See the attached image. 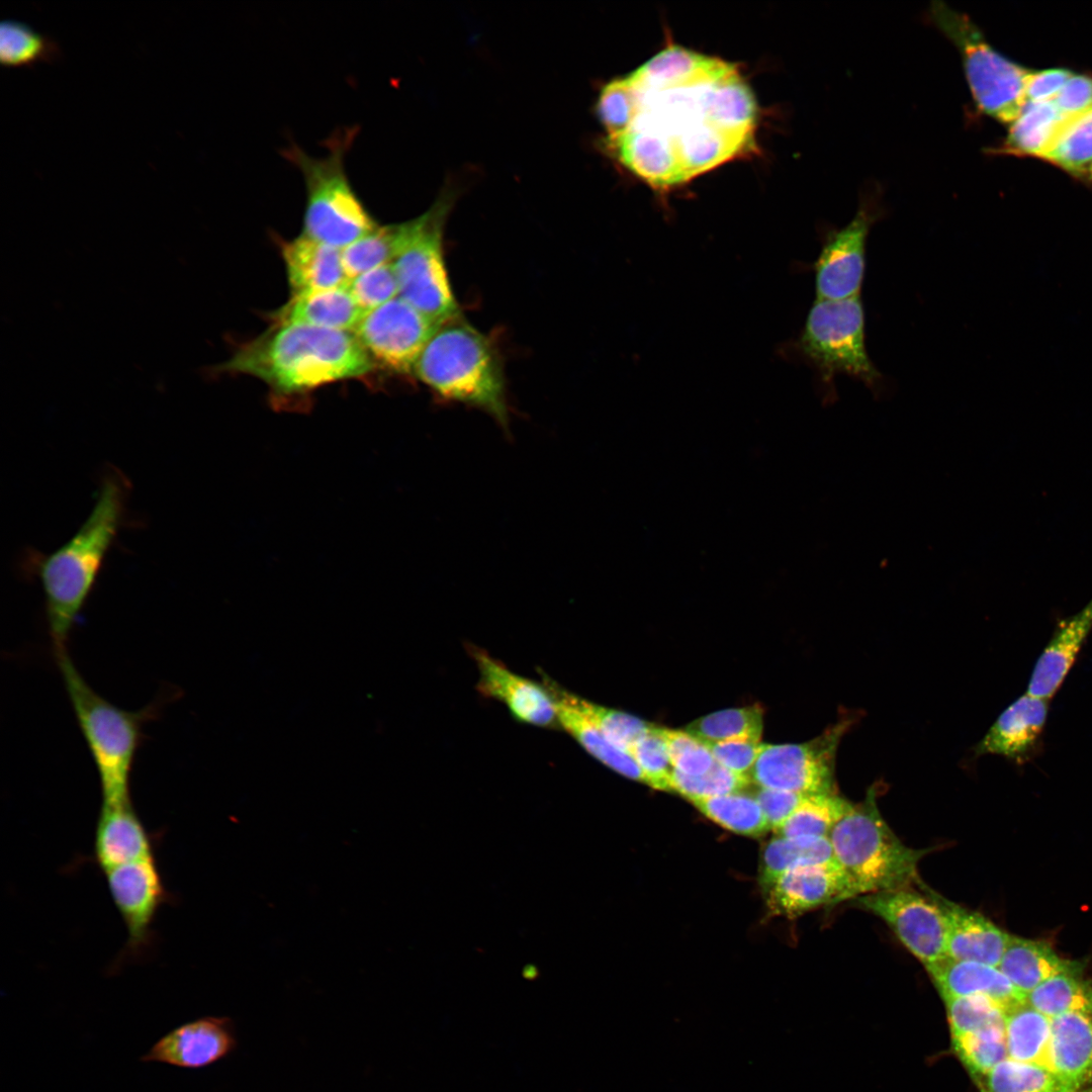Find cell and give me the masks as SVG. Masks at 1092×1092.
<instances>
[{
  "mask_svg": "<svg viewBox=\"0 0 1092 1092\" xmlns=\"http://www.w3.org/2000/svg\"><path fill=\"white\" fill-rule=\"evenodd\" d=\"M736 67L677 46L627 75L634 114L622 148L668 188L750 152L753 134L732 129L716 103L720 81Z\"/></svg>",
  "mask_w": 1092,
  "mask_h": 1092,
  "instance_id": "obj_1",
  "label": "cell"
},
{
  "mask_svg": "<svg viewBox=\"0 0 1092 1092\" xmlns=\"http://www.w3.org/2000/svg\"><path fill=\"white\" fill-rule=\"evenodd\" d=\"M128 493L127 478L117 469L109 470L77 532L49 554L31 550L25 556L26 573L36 577L43 590L55 654L67 650L70 634L124 523Z\"/></svg>",
  "mask_w": 1092,
  "mask_h": 1092,
  "instance_id": "obj_2",
  "label": "cell"
},
{
  "mask_svg": "<svg viewBox=\"0 0 1092 1092\" xmlns=\"http://www.w3.org/2000/svg\"><path fill=\"white\" fill-rule=\"evenodd\" d=\"M374 368L353 332L274 324L237 348L230 359L214 366L213 372L254 376L283 396L361 377Z\"/></svg>",
  "mask_w": 1092,
  "mask_h": 1092,
  "instance_id": "obj_3",
  "label": "cell"
},
{
  "mask_svg": "<svg viewBox=\"0 0 1092 1092\" xmlns=\"http://www.w3.org/2000/svg\"><path fill=\"white\" fill-rule=\"evenodd\" d=\"M65 690L99 777L102 802L130 799V776L144 739L145 725L160 711L150 704L123 710L95 692L73 663L68 651L55 654Z\"/></svg>",
  "mask_w": 1092,
  "mask_h": 1092,
  "instance_id": "obj_4",
  "label": "cell"
},
{
  "mask_svg": "<svg viewBox=\"0 0 1092 1092\" xmlns=\"http://www.w3.org/2000/svg\"><path fill=\"white\" fill-rule=\"evenodd\" d=\"M413 373L439 395L480 407L507 426L499 357L491 342L461 315L438 326Z\"/></svg>",
  "mask_w": 1092,
  "mask_h": 1092,
  "instance_id": "obj_5",
  "label": "cell"
},
{
  "mask_svg": "<svg viewBox=\"0 0 1092 1092\" xmlns=\"http://www.w3.org/2000/svg\"><path fill=\"white\" fill-rule=\"evenodd\" d=\"M358 130L357 126L335 130L324 142L328 153L323 157L310 156L294 143L282 151L304 182L301 235L340 250L378 226L346 171V156Z\"/></svg>",
  "mask_w": 1092,
  "mask_h": 1092,
  "instance_id": "obj_6",
  "label": "cell"
},
{
  "mask_svg": "<svg viewBox=\"0 0 1092 1092\" xmlns=\"http://www.w3.org/2000/svg\"><path fill=\"white\" fill-rule=\"evenodd\" d=\"M837 864L849 884L850 899L909 887L927 852L907 846L882 817L875 791L851 805L829 834Z\"/></svg>",
  "mask_w": 1092,
  "mask_h": 1092,
  "instance_id": "obj_7",
  "label": "cell"
},
{
  "mask_svg": "<svg viewBox=\"0 0 1092 1092\" xmlns=\"http://www.w3.org/2000/svg\"><path fill=\"white\" fill-rule=\"evenodd\" d=\"M793 347L831 395L840 374L861 381L873 392L883 390L885 378L867 349L860 295L838 300L816 298Z\"/></svg>",
  "mask_w": 1092,
  "mask_h": 1092,
  "instance_id": "obj_8",
  "label": "cell"
},
{
  "mask_svg": "<svg viewBox=\"0 0 1092 1092\" xmlns=\"http://www.w3.org/2000/svg\"><path fill=\"white\" fill-rule=\"evenodd\" d=\"M453 193L444 192L420 216L396 223L392 266L398 296L440 325L461 315L448 279L443 251Z\"/></svg>",
  "mask_w": 1092,
  "mask_h": 1092,
  "instance_id": "obj_9",
  "label": "cell"
},
{
  "mask_svg": "<svg viewBox=\"0 0 1092 1092\" xmlns=\"http://www.w3.org/2000/svg\"><path fill=\"white\" fill-rule=\"evenodd\" d=\"M929 16L959 51L979 109L998 121L1013 122L1026 104L1031 72L998 53L965 13L933 1Z\"/></svg>",
  "mask_w": 1092,
  "mask_h": 1092,
  "instance_id": "obj_10",
  "label": "cell"
},
{
  "mask_svg": "<svg viewBox=\"0 0 1092 1092\" xmlns=\"http://www.w3.org/2000/svg\"><path fill=\"white\" fill-rule=\"evenodd\" d=\"M848 721H839L805 743L761 744L750 774L762 789L803 795L834 792V762Z\"/></svg>",
  "mask_w": 1092,
  "mask_h": 1092,
  "instance_id": "obj_11",
  "label": "cell"
},
{
  "mask_svg": "<svg viewBox=\"0 0 1092 1092\" xmlns=\"http://www.w3.org/2000/svg\"><path fill=\"white\" fill-rule=\"evenodd\" d=\"M438 326L396 296L365 313L353 333L375 364L408 374Z\"/></svg>",
  "mask_w": 1092,
  "mask_h": 1092,
  "instance_id": "obj_12",
  "label": "cell"
},
{
  "mask_svg": "<svg viewBox=\"0 0 1092 1092\" xmlns=\"http://www.w3.org/2000/svg\"><path fill=\"white\" fill-rule=\"evenodd\" d=\"M855 900L860 908L881 918L924 968L946 958L942 914L930 895L903 887Z\"/></svg>",
  "mask_w": 1092,
  "mask_h": 1092,
  "instance_id": "obj_13",
  "label": "cell"
},
{
  "mask_svg": "<svg viewBox=\"0 0 1092 1092\" xmlns=\"http://www.w3.org/2000/svg\"><path fill=\"white\" fill-rule=\"evenodd\" d=\"M880 217L877 203L864 200L846 225L824 236L821 251L811 267L817 299L838 300L859 295L867 267L868 237Z\"/></svg>",
  "mask_w": 1092,
  "mask_h": 1092,
  "instance_id": "obj_14",
  "label": "cell"
},
{
  "mask_svg": "<svg viewBox=\"0 0 1092 1092\" xmlns=\"http://www.w3.org/2000/svg\"><path fill=\"white\" fill-rule=\"evenodd\" d=\"M106 883L127 931L122 959L144 957L152 947L153 924L168 893L155 857L104 872Z\"/></svg>",
  "mask_w": 1092,
  "mask_h": 1092,
  "instance_id": "obj_15",
  "label": "cell"
},
{
  "mask_svg": "<svg viewBox=\"0 0 1092 1092\" xmlns=\"http://www.w3.org/2000/svg\"><path fill=\"white\" fill-rule=\"evenodd\" d=\"M478 670L476 690L485 699L506 706L517 722L538 728H558L554 699L540 680L534 681L512 671L487 650L465 643Z\"/></svg>",
  "mask_w": 1092,
  "mask_h": 1092,
  "instance_id": "obj_16",
  "label": "cell"
},
{
  "mask_svg": "<svg viewBox=\"0 0 1092 1092\" xmlns=\"http://www.w3.org/2000/svg\"><path fill=\"white\" fill-rule=\"evenodd\" d=\"M236 1046L232 1021L226 1017L206 1016L173 1028L140 1060L184 1069H200L228 1057Z\"/></svg>",
  "mask_w": 1092,
  "mask_h": 1092,
  "instance_id": "obj_17",
  "label": "cell"
},
{
  "mask_svg": "<svg viewBox=\"0 0 1092 1092\" xmlns=\"http://www.w3.org/2000/svg\"><path fill=\"white\" fill-rule=\"evenodd\" d=\"M764 894L769 914L787 918L850 899L847 878L836 864H814L788 871Z\"/></svg>",
  "mask_w": 1092,
  "mask_h": 1092,
  "instance_id": "obj_18",
  "label": "cell"
},
{
  "mask_svg": "<svg viewBox=\"0 0 1092 1092\" xmlns=\"http://www.w3.org/2000/svg\"><path fill=\"white\" fill-rule=\"evenodd\" d=\"M1049 701L1022 695L1008 706L977 746L979 754L1003 756L1016 764L1033 759L1041 750Z\"/></svg>",
  "mask_w": 1092,
  "mask_h": 1092,
  "instance_id": "obj_19",
  "label": "cell"
},
{
  "mask_svg": "<svg viewBox=\"0 0 1092 1092\" xmlns=\"http://www.w3.org/2000/svg\"><path fill=\"white\" fill-rule=\"evenodd\" d=\"M929 895L942 914L946 958L998 967L1010 934L981 913Z\"/></svg>",
  "mask_w": 1092,
  "mask_h": 1092,
  "instance_id": "obj_20",
  "label": "cell"
},
{
  "mask_svg": "<svg viewBox=\"0 0 1092 1092\" xmlns=\"http://www.w3.org/2000/svg\"><path fill=\"white\" fill-rule=\"evenodd\" d=\"M153 849L151 836L131 800L102 802L95 830L94 855L103 872L153 858Z\"/></svg>",
  "mask_w": 1092,
  "mask_h": 1092,
  "instance_id": "obj_21",
  "label": "cell"
},
{
  "mask_svg": "<svg viewBox=\"0 0 1092 1092\" xmlns=\"http://www.w3.org/2000/svg\"><path fill=\"white\" fill-rule=\"evenodd\" d=\"M1092 630V599L1077 613L1060 620L1037 658L1027 694L1051 700L1062 687Z\"/></svg>",
  "mask_w": 1092,
  "mask_h": 1092,
  "instance_id": "obj_22",
  "label": "cell"
},
{
  "mask_svg": "<svg viewBox=\"0 0 1092 1092\" xmlns=\"http://www.w3.org/2000/svg\"><path fill=\"white\" fill-rule=\"evenodd\" d=\"M538 673L554 699L558 728L563 729L588 754L609 768L626 778L645 783L634 759L614 746L581 711L576 695L564 689L542 669H538Z\"/></svg>",
  "mask_w": 1092,
  "mask_h": 1092,
  "instance_id": "obj_23",
  "label": "cell"
},
{
  "mask_svg": "<svg viewBox=\"0 0 1092 1092\" xmlns=\"http://www.w3.org/2000/svg\"><path fill=\"white\" fill-rule=\"evenodd\" d=\"M925 970L942 999L983 995L1005 1012L1026 1000L998 967L945 958Z\"/></svg>",
  "mask_w": 1092,
  "mask_h": 1092,
  "instance_id": "obj_24",
  "label": "cell"
},
{
  "mask_svg": "<svg viewBox=\"0 0 1092 1092\" xmlns=\"http://www.w3.org/2000/svg\"><path fill=\"white\" fill-rule=\"evenodd\" d=\"M1050 1069L1076 1092L1092 1087V1017L1070 1012L1051 1018Z\"/></svg>",
  "mask_w": 1092,
  "mask_h": 1092,
  "instance_id": "obj_25",
  "label": "cell"
},
{
  "mask_svg": "<svg viewBox=\"0 0 1092 1092\" xmlns=\"http://www.w3.org/2000/svg\"><path fill=\"white\" fill-rule=\"evenodd\" d=\"M280 246L292 295L347 284L340 249L303 235Z\"/></svg>",
  "mask_w": 1092,
  "mask_h": 1092,
  "instance_id": "obj_26",
  "label": "cell"
},
{
  "mask_svg": "<svg viewBox=\"0 0 1092 1092\" xmlns=\"http://www.w3.org/2000/svg\"><path fill=\"white\" fill-rule=\"evenodd\" d=\"M364 314L345 285L292 295L270 317L276 325L296 324L354 332Z\"/></svg>",
  "mask_w": 1092,
  "mask_h": 1092,
  "instance_id": "obj_27",
  "label": "cell"
},
{
  "mask_svg": "<svg viewBox=\"0 0 1092 1092\" xmlns=\"http://www.w3.org/2000/svg\"><path fill=\"white\" fill-rule=\"evenodd\" d=\"M998 968L1019 991L1027 995L1057 975H1082L1085 964L1061 958L1043 940L1010 934Z\"/></svg>",
  "mask_w": 1092,
  "mask_h": 1092,
  "instance_id": "obj_28",
  "label": "cell"
},
{
  "mask_svg": "<svg viewBox=\"0 0 1092 1092\" xmlns=\"http://www.w3.org/2000/svg\"><path fill=\"white\" fill-rule=\"evenodd\" d=\"M1073 116L1063 114L1054 101L1029 103L1010 128L999 153L1039 159L1052 150Z\"/></svg>",
  "mask_w": 1092,
  "mask_h": 1092,
  "instance_id": "obj_29",
  "label": "cell"
},
{
  "mask_svg": "<svg viewBox=\"0 0 1092 1092\" xmlns=\"http://www.w3.org/2000/svg\"><path fill=\"white\" fill-rule=\"evenodd\" d=\"M814 864L838 866L829 838L777 835L761 855L759 884L763 893L786 872Z\"/></svg>",
  "mask_w": 1092,
  "mask_h": 1092,
  "instance_id": "obj_30",
  "label": "cell"
},
{
  "mask_svg": "<svg viewBox=\"0 0 1092 1092\" xmlns=\"http://www.w3.org/2000/svg\"><path fill=\"white\" fill-rule=\"evenodd\" d=\"M1005 1034L1009 1059L1050 1068V1017L1024 1002L1006 1012Z\"/></svg>",
  "mask_w": 1092,
  "mask_h": 1092,
  "instance_id": "obj_31",
  "label": "cell"
},
{
  "mask_svg": "<svg viewBox=\"0 0 1092 1092\" xmlns=\"http://www.w3.org/2000/svg\"><path fill=\"white\" fill-rule=\"evenodd\" d=\"M974 1081L982 1092H1076L1050 1068L1009 1058Z\"/></svg>",
  "mask_w": 1092,
  "mask_h": 1092,
  "instance_id": "obj_32",
  "label": "cell"
},
{
  "mask_svg": "<svg viewBox=\"0 0 1092 1092\" xmlns=\"http://www.w3.org/2000/svg\"><path fill=\"white\" fill-rule=\"evenodd\" d=\"M851 805L835 792L806 795L775 833L783 837L828 838Z\"/></svg>",
  "mask_w": 1092,
  "mask_h": 1092,
  "instance_id": "obj_33",
  "label": "cell"
},
{
  "mask_svg": "<svg viewBox=\"0 0 1092 1092\" xmlns=\"http://www.w3.org/2000/svg\"><path fill=\"white\" fill-rule=\"evenodd\" d=\"M689 801L707 818L734 833L757 837L770 830L754 796L736 792Z\"/></svg>",
  "mask_w": 1092,
  "mask_h": 1092,
  "instance_id": "obj_34",
  "label": "cell"
},
{
  "mask_svg": "<svg viewBox=\"0 0 1092 1092\" xmlns=\"http://www.w3.org/2000/svg\"><path fill=\"white\" fill-rule=\"evenodd\" d=\"M1025 1002L1050 1018L1070 1012L1092 1017V982L1082 975H1057L1030 991Z\"/></svg>",
  "mask_w": 1092,
  "mask_h": 1092,
  "instance_id": "obj_35",
  "label": "cell"
},
{
  "mask_svg": "<svg viewBox=\"0 0 1092 1092\" xmlns=\"http://www.w3.org/2000/svg\"><path fill=\"white\" fill-rule=\"evenodd\" d=\"M1042 160L1092 185V107L1071 117Z\"/></svg>",
  "mask_w": 1092,
  "mask_h": 1092,
  "instance_id": "obj_36",
  "label": "cell"
},
{
  "mask_svg": "<svg viewBox=\"0 0 1092 1092\" xmlns=\"http://www.w3.org/2000/svg\"><path fill=\"white\" fill-rule=\"evenodd\" d=\"M763 711L755 706L717 711L691 722L687 731L706 743L738 739L760 740Z\"/></svg>",
  "mask_w": 1092,
  "mask_h": 1092,
  "instance_id": "obj_37",
  "label": "cell"
},
{
  "mask_svg": "<svg viewBox=\"0 0 1092 1092\" xmlns=\"http://www.w3.org/2000/svg\"><path fill=\"white\" fill-rule=\"evenodd\" d=\"M61 55L58 43L29 25L13 19L0 23V60L5 67H30L54 62Z\"/></svg>",
  "mask_w": 1092,
  "mask_h": 1092,
  "instance_id": "obj_38",
  "label": "cell"
},
{
  "mask_svg": "<svg viewBox=\"0 0 1092 1092\" xmlns=\"http://www.w3.org/2000/svg\"><path fill=\"white\" fill-rule=\"evenodd\" d=\"M954 1053L975 1080L1008 1058L1005 1023L951 1036Z\"/></svg>",
  "mask_w": 1092,
  "mask_h": 1092,
  "instance_id": "obj_39",
  "label": "cell"
},
{
  "mask_svg": "<svg viewBox=\"0 0 1092 1092\" xmlns=\"http://www.w3.org/2000/svg\"><path fill=\"white\" fill-rule=\"evenodd\" d=\"M396 223L378 225L341 250L342 264L349 280L378 266L392 262Z\"/></svg>",
  "mask_w": 1092,
  "mask_h": 1092,
  "instance_id": "obj_40",
  "label": "cell"
},
{
  "mask_svg": "<svg viewBox=\"0 0 1092 1092\" xmlns=\"http://www.w3.org/2000/svg\"><path fill=\"white\" fill-rule=\"evenodd\" d=\"M576 702L607 739L628 754L632 745L652 726L631 714L600 706L577 695Z\"/></svg>",
  "mask_w": 1092,
  "mask_h": 1092,
  "instance_id": "obj_41",
  "label": "cell"
},
{
  "mask_svg": "<svg viewBox=\"0 0 1092 1092\" xmlns=\"http://www.w3.org/2000/svg\"><path fill=\"white\" fill-rule=\"evenodd\" d=\"M629 755L643 774L645 784L656 790L672 792L671 777L674 768L660 733V727L652 725L632 745Z\"/></svg>",
  "mask_w": 1092,
  "mask_h": 1092,
  "instance_id": "obj_42",
  "label": "cell"
},
{
  "mask_svg": "<svg viewBox=\"0 0 1092 1092\" xmlns=\"http://www.w3.org/2000/svg\"><path fill=\"white\" fill-rule=\"evenodd\" d=\"M943 1002L951 1036L1005 1023L1006 1012L987 996L946 998Z\"/></svg>",
  "mask_w": 1092,
  "mask_h": 1092,
  "instance_id": "obj_43",
  "label": "cell"
},
{
  "mask_svg": "<svg viewBox=\"0 0 1092 1092\" xmlns=\"http://www.w3.org/2000/svg\"><path fill=\"white\" fill-rule=\"evenodd\" d=\"M750 783L749 777L733 772L717 762L700 776H688L673 769L671 777L672 792L688 801L742 792Z\"/></svg>",
  "mask_w": 1092,
  "mask_h": 1092,
  "instance_id": "obj_44",
  "label": "cell"
},
{
  "mask_svg": "<svg viewBox=\"0 0 1092 1092\" xmlns=\"http://www.w3.org/2000/svg\"><path fill=\"white\" fill-rule=\"evenodd\" d=\"M597 113L608 140L619 136L628 128L634 114V98L626 76L612 80L602 88Z\"/></svg>",
  "mask_w": 1092,
  "mask_h": 1092,
  "instance_id": "obj_45",
  "label": "cell"
},
{
  "mask_svg": "<svg viewBox=\"0 0 1092 1092\" xmlns=\"http://www.w3.org/2000/svg\"><path fill=\"white\" fill-rule=\"evenodd\" d=\"M671 764L675 770L688 776H700L712 768L715 759L705 742L687 730L660 727Z\"/></svg>",
  "mask_w": 1092,
  "mask_h": 1092,
  "instance_id": "obj_46",
  "label": "cell"
},
{
  "mask_svg": "<svg viewBox=\"0 0 1092 1092\" xmlns=\"http://www.w3.org/2000/svg\"><path fill=\"white\" fill-rule=\"evenodd\" d=\"M346 286L364 313L398 296V285L391 262L349 280Z\"/></svg>",
  "mask_w": 1092,
  "mask_h": 1092,
  "instance_id": "obj_47",
  "label": "cell"
},
{
  "mask_svg": "<svg viewBox=\"0 0 1092 1092\" xmlns=\"http://www.w3.org/2000/svg\"><path fill=\"white\" fill-rule=\"evenodd\" d=\"M706 744L717 763L750 778L762 743L756 739H738Z\"/></svg>",
  "mask_w": 1092,
  "mask_h": 1092,
  "instance_id": "obj_48",
  "label": "cell"
},
{
  "mask_svg": "<svg viewBox=\"0 0 1092 1092\" xmlns=\"http://www.w3.org/2000/svg\"><path fill=\"white\" fill-rule=\"evenodd\" d=\"M806 795L759 788L754 795L759 803L770 830L776 832L793 813Z\"/></svg>",
  "mask_w": 1092,
  "mask_h": 1092,
  "instance_id": "obj_49",
  "label": "cell"
},
{
  "mask_svg": "<svg viewBox=\"0 0 1092 1092\" xmlns=\"http://www.w3.org/2000/svg\"><path fill=\"white\" fill-rule=\"evenodd\" d=\"M1060 111L1076 116L1092 107V77L1072 75L1054 100Z\"/></svg>",
  "mask_w": 1092,
  "mask_h": 1092,
  "instance_id": "obj_50",
  "label": "cell"
},
{
  "mask_svg": "<svg viewBox=\"0 0 1092 1092\" xmlns=\"http://www.w3.org/2000/svg\"><path fill=\"white\" fill-rule=\"evenodd\" d=\"M1073 73L1066 69H1049L1031 73L1027 82L1026 103L1054 101Z\"/></svg>",
  "mask_w": 1092,
  "mask_h": 1092,
  "instance_id": "obj_51",
  "label": "cell"
}]
</instances>
